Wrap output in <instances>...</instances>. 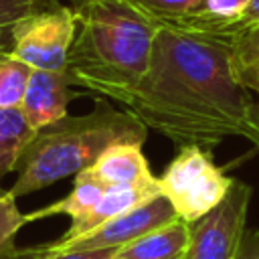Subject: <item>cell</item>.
<instances>
[{
  "instance_id": "ffe728a7",
  "label": "cell",
  "mask_w": 259,
  "mask_h": 259,
  "mask_svg": "<svg viewBox=\"0 0 259 259\" xmlns=\"http://www.w3.org/2000/svg\"><path fill=\"white\" fill-rule=\"evenodd\" d=\"M117 253V249H95V251H67L55 255H32L28 249H22V259H109Z\"/></svg>"
},
{
  "instance_id": "cb8c5ba5",
  "label": "cell",
  "mask_w": 259,
  "mask_h": 259,
  "mask_svg": "<svg viewBox=\"0 0 259 259\" xmlns=\"http://www.w3.org/2000/svg\"><path fill=\"white\" fill-rule=\"evenodd\" d=\"M69 4H71V8H79V6H83L85 2H89V0H67Z\"/></svg>"
},
{
  "instance_id": "7c38bea8",
  "label": "cell",
  "mask_w": 259,
  "mask_h": 259,
  "mask_svg": "<svg viewBox=\"0 0 259 259\" xmlns=\"http://www.w3.org/2000/svg\"><path fill=\"white\" fill-rule=\"evenodd\" d=\"M251 0H200V4L174 28L210 36H223L243 14Z\"/></svg>"
},
{
  "instance_id": "277c9868",
  "label": "cell",
  "mask_w": 259,
  "mask_h": 259,
  "mask_svg": "<svg viewBox=\"0 0 259 259\" xmlns=\"http://www.w3.org/2000/svg\"><path fill=\"white\" fill-rule=\"evenodd\" d=\"M233 182L214 164L210 152L200 146H182L158 176V190L180 221L192 223L217 208L227 198Z\"/></svg>"
},
{
  "instance_id": "5b68a950",
  "label": "cell",
  "mask_w": 259,
  "mask_h": 259,
  "mask_svg": "<svg viewBox=\"0 0 259 259\" xmlns=\"http://www.w3.org/2000/svg\"><path fill=\"white\" fill-rule=\"evenodd\" d=\"M75 34V10L71 6L55 4L14 22L8 30V51L32 69L65 71Z\"/></svg>"
},
{
  "instance_id": "ac0fdd59",
  "label": "cell",
  "mask_w": 259,
  "mask_h": 259,
  "mask_svg": "<svg viewBox=\"0 0 259 259\" xmlns=\"http://www.w3.org/2000/svg\"><path fill=\"white\" fill-rule=\"evenodd\" d=\"M144 16L152 18L162 26H174L184 20L200 0H127Z\"/></svg>"
},
{
  "instance_id": "8992f818",
  "label": "cell",
  "mask_w": 259,
  "mask_h": 259,
  "mask_svg": "<svg viewBox=\"0 0 259 259\" xmlns=\"http://www.w3.org/2000/svg\"><path fill=\"white\" fill-rule=\"evenodd\" d=\"M251 186L235 180L227 198L188 223V243L180 259H235L247 231Z\"/></svg>"
},
{
  "instance_id": "3957f363",
  "label": "cell",
  "mask_w": 259,
  "mask_h": 259,
  "mask_svg": "<svg viewBox=\"0 0 259 259\" xmlns=\"http://www.w3.org/2000/svg\"><path fill=\"white\" fill-rule=\"evenodd\" d=\"M146 136L148 127L132 111L99 99L89 113L65 115L36 130L16 162V180L8 190L14 196H26L89 168L109 146L144 144Z\"/></svg>"
},
{
  "instance_id": "603a6c76",
  "label": "cell",
  "mask_w": 259,
  "mask_h": 259,
  "mask_svg": "<svg viewBox=\"0 0 259 259\" xmlns=\"http://www.w3.org/2000/svg\"><path fill=\"white\" fill-rule=\"evenodd\" d=\"M249 123H251V130H253V140H251V144L259 150V101H255L253 107H251Z\"/></svg>"
},
{
  "instance_id": "d6986e66",
  "label": "cell",
  "mask_w": 259,
  "mask_h": 259,
  "mask_svg": "<svg viewBox=\"0 0 259 259\" xmlns=\"http://www.w3.org/2000/svg\"><path fill=\"white\" fill-rule=\"evenodd\" d=\"M55 4V0H0V38H4L10 26L20 18L51 8Z\"/></svg>"
},
{
  "instance_id": "9a60e30c",
  "label": "cell",
  "mask_w": 259,
  "mask_h": 259,
  "mask_svg": "<svg viewBox=\"0 0 259 259\" xmlns=\"http://www.w3.org/2000/svg\"><path fill=\"white\" fill-rule=\"evenodd\" d=\"M34 136L20 107L0 109V180L14 172L24 146Z\"/></svg>"
},
{
  "instance_id": "d4e9b609",
  "label": "cell",
  "mask_w": 259,
  "mask_h": 259,
  "mask_svg": "<svg viewBox=\"0 0 259 259\" xmlns=\"http://www.w3.org/2000/svg\"><path fill=\"white\" fill-rule=\"evenodd\" d=\"M109 259H119V257H115V255H113V257H109Z\"/></svg>"
},
{
  "instance_id": "4fadbf2b",
  "label": "cell",
  "mask_w": 259,
  "mask_h": 259,
  "mask_svg": "<svg viewBox=\"0 0 259 259\" xmlns=\"http://www.w3.org/2000/svg\"><path fill=\"white\" fill-rule=\"evenodd\" d=\"M103 192H105V186L101 182H97L87 170H81L79 174H75L71 192L57 202H51L42 208L28 212V223L57 217V214H65L71 221H77L97 204V200L103 196Z\"/></svg>"
},
{
  "instance_id": "7402d4cb",
  "label": "cell",
  "mask_w": 259,
  "mask_h": 259,
  "mask_svg": "<svg viewBox=\"0 0 259 259\" xmlns=\"http://www.w3.org/2000/svg\"><path fill=\"white\" fill-rule=\"evenodd\" d=\"M235 259H259V229H247Z\"/></svg>"
},
{
  "instance_id": "9c48e42d",
  "label": "cell",
  "mask_w": 259,
  "mask_h": 259,
  "mask_svg": "<svg viewBox=\"0 0 259 259\" xmlns=\"http://www.w3.org/2000/svg\"><path fill=\"white\" fill-rule=\"evenodd\" d=\"M85 170L105 188L158 186V176L142 152V142H117Z\"/></svg>"
},
{
  "instance_id": "7a4b0ae2",
  "label": "cell",
  "mask_w": 259,
  "mask_h": 259,
  "mask_svg": "<svg viewBox=\"0 0 259 259\" xmlns=\"http://www.w3.org/2000/svg\"><path fill=\"white\" fill-rule=\"evenodd\" d=\"M73 10L77 34L65 71L75 87L123 103L148 71L162 24L127 0H89Z\"/></svg>"
},
{
  "instance_id": "484cf974",
  "label": "cell",
  "mask_w": 259,
  "mask_h": 259,
  "mask_svg": "<svg viewBox=\"0 0 259 259\" xmlns=\"http://www.w3.org/2000/svg\"><path fill=\"white\" fill-rule=\"evenodd\" d=\"M0 40H2V38H0Z\"/></svg>"
},
{
  "instance_id": "5bb4252c",
  "label": "cell",
  "mask_w": 259,
  "mask_h": 259,
  "mask_svg": "<svg viewBox=\"0 0 259 259\" xmlns=\"http://www.w3.org/2000/svg\"><path fill=\"white\" fill-rule=\"evenodd\" d=\"M225 40L229 42L235 79L259 97V24L237 30Z\"/></svg>"
},
{
  "instance_id": "44dd1931",
  "label": "cell",
  "mask_w": 259,
  "mask_h": 259,
  "mask_svg": "<svg viewBox=\"0 0 259 259\" xmlns=\"http://www.w3.org/2000/svg\"><path fill=\"white\" fill-rule=\"evenodd\" d=\"M253 24H259V0H251L249 2V6L243 10V14L237 18V22L221 36V38H227V36H231L233 32H237V30H243V28H247V26H253Z\"/></svg>"
},
{
  "instance_id": "e0dca14e",
  "label": "cell",
  "mask_w": 259,
  "mask_h": 259,
  "mask_svg": "<svg viewBox=\"0 0 259 259\" xmlns=\"http://www.w3.org/2000/svg\"><path fill=\"white\" fill-rule=\"evenodd\" d=\"M28 225V214L16 206V196L0 188V259H22V249L16 247V233Z\"/></svg>"
},
{
  "instance_id": "30bf717a",
  "label": "cell",
  "mask_w": 259,
  "mask_h": 259,
  "mask_svg": "<svg viewBox=\"0 0 259 259\" xmlns=\"http://www.w3.org/2000/svg\"><path fill=\"white\" fill-rule=\"evenodd\" d=\"M158 194H160L158 186H113V188H105V192L97 200V204L87 214H83L81 219L71 221V227L57 241L65 243V241L79 239V237L95 231L97 227L105 225L107 221L148 202L150 198H154Z\"/></svg>"
},
{
  "instance_id": "ba28073f",
  "label": "cell",
  "mask_w": 259,
  "mask_h": 259,
  "mask_svg": "<svg viewBox=\"0 0 259 259\" xmlns=\"http://www.w3.org/2000/svg\"><path fill=\"white\" fill-rule=\"evenodd\" d=\"M73 87L67 71L32 69L20 109L34 132L69 115V103L79 97Z\"/></svg>"
},
{
  "instance_id": "52a82bcc",
  "label": "cell",
  "mask_w": 259,
  "mask_h": 259,
  "mask_svg": "<svg viewBox=\"0 0 259 259\" xmlns=\"http://www.w3.org/2000/svg\"><path fill=\"white\" fill-rule=\"evenodd\" d=\"M176 212L170 206V202L158 194L150 198L148 202L107 221L105 225L97 227L95 231L73 239V241H53L47 245L28 247V253L32 255H55V253H67V251H95V249H119L150 231H156L172 221H176Z\"/></svg>"
},
{
  "instance_id": "6da1fadb",
  "label": "cell",
  "mask_w": 259,
  "mask_h": 259,
  "mask_svg": "<svg viewBox=\"0 0 259 259\" xmlns=\"http://www.w3.org/2000/svg\"><path fill=\"white\" fill-rule=\"evenodd\" d=\"M251 93L235 79L229 42L219 36L160 26L152 59L123 105L148 130L182 146L253 140Z\"/></svg>"
},
{
  "instance_id": "2e32d148",
  "label": "cell",
  "mask_w": 259,
  "mask_h": 259,
  "mask_svg": "<svg viewBox=\"0 0 259 259\" xmlns=\"http://www.w3.org/2000/svg\"><path fill=\"white\" fill-rule=\"evenodd\" d=\"M30 75L32 67L14 57L8 49L0 47V109L22 105Z\"/></svg>"
},
{
  "instance_id": "8fae6325",
  "label": "cell",
  "mask_w": 259,
  "mask_h": 259,
  "mask_svg": "<svg viewBox=\"0 0 259 259\" xmlns=\"http://www.w3.org/2000/svg\"><path fill=\"white\" fill-rule=\"evenodd\" d=\"M188 243V223L176 219L117 249L119 259H180Z\"/></svg>"
}]
</instances>
